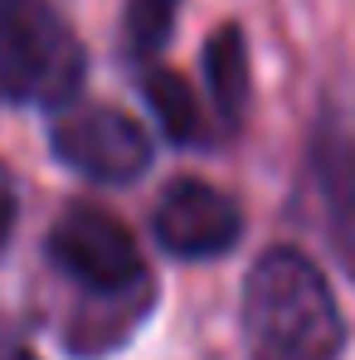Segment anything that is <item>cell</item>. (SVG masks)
<instances>
[{"label":"cell","instance_id":"6da1fadb","mask_svg":"<svg viewBox=\"0 0 355 360\" xmlns=\"http://www.w3.org/2000/svg\"><path fill=\"white\" fill-rule=\"evenodd\" d=\"M243 331L263 360H336L346 346L331 283L297 248H268L248 268Z\"/></svg>","mask_w":355,"mask_h":360},{"label":"cell","instance_id":"52a82bcc","mask_svg":"<svg viewBox=\"0 0 355 360\" xmlns=\"http://www.w3.org/2000/svg\"><path fill=\"white\" fill-rule=\"evenodd\" d=\"M205 83L209 98L224 122H238L248 112V93H253V73H248V49H243V30L219 25L205 44Z\"/></svg>","mask_w":355,"mask_h":360},{"label":"cell","instance_id":"8992f818","mask_svg":"<svg viewBox=\"0 0 355 360\" xmlns=\"http://www.w3.org/2000/svg\"><path fill=\"white\" fill-rule=\"evenodd\" d=\"M151 229L166 253L176 258H219L243 239V210L209 180H171L156 200Z\"/></svg>","mask_w":355,"mask_h":360},{"label":"cell","instance_id":"7a4b0ae2","mask_svg":"<svg viewBox=\"0 0 355 360\" xmlns=\"http://www.w3.org/2000/svg\"><path fill=\"white\" fill-rule=\"evenodd\" d=\"M83 68V44L49 0H0V93L10 103L63 108Z\"/></svg>","mask_w":355,"mask_h":360},{"label":"cell","instance_id":"30bf717a","mask_svg":"<svg viewBox=\"0 0 355 360\" xmlns=\"http://www.w3.org/2000/svg\"><path fill=\"white\" fill-rule=\"evenodd\" d=\"M10 219H15V190H10V176L0 166V239L10 234Z\"/></svg>","mask_w":355,"mask_h":360},{"label":"cell","instance_id":"9c48e42d","mask_svg":"<svg viewBox=\"0 0 355 360\" xmlns=\"http://www.w3.org/2000/svg\"><path fill=\"white\" fill-rule=\"evenodd\" d=\"M180 0H127V20H122V44L131 59H151L161 54V44L176 30Z\"/></svg>","mask_w":355,"mask_h":360},{"label":"cell","instance_id":"8fae6325","mask_svg":"<svg viewBox=\"0 0 355 360\" xmlns=\"http://www.w3.org/2000/svg\"><path fill=\"white\" fill-rule=\"evenodd\" d=\"M0 360H34V356H30V351H20V346H5V351H0Z\"/></svg>","mask_w":355,"mask_h":360},{"label":"cell","instance_id":"ba28073f","mask_svg":"<svg viewBox=\"0 0 355 360\" xmlns=\"http://www.w3.org/2000/svg\"><path fill=\"white\" fill-rule=\"evenodd\" d=\"M146 103L161 122V131L176 141V146H195L205 141V122H200V103H195V88L180 78L176 68H156L146 73Z\"/></svg>","mask_w":355,"mask_h":360},{"label":"cell","instance_id":"5b68a950","mask_svg":"<svg viewBox=\"0 0 355 360\" xmlns=\"http://www.w3.org/2000/svg\"><path fill=\"white\" fill-rule=\"evenodd\" d=\"M49 141L68 171L98 185H127L151 166V136L117 108H73L54 122Z\"/></svg>","mask_w":355,"mask_h":360},{"label":"cell","instance_id":"277c9868","mask_svg":"<svg viewBox=\"0 0 355 360\" xmlns=\"http://www.w3.org/2000/svg\"><path fill=\"white\" fill-rule=\"evenodd\" d=\"M311 180L331 253L355 283V88H336L311 127Z\"/></svg>","mask_w":355,"mask_h":360},{"label":"cell","instance_id":"3957f363","mask_svg":"<svg viewBox=\"0 0 355 360\" xmlns=\"http://www.w3.org/2000/svg\"><path fill=\"white\" fill-rule=\"evenodd\" d=\"M49 258L59 263L63 278H73L78 288L98 292V297H122V292L141 288V278H146L131 229L93 205H73L54 219Z\"/></svg>","mask_w":355,"mask_h":360}]
</instances>
